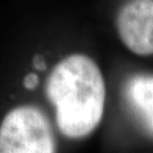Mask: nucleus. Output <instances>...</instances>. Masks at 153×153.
I'll list each match as a JSON object with an SVG mask.
<instances>
[{
  "label": "nucleus",
  "mask_w": 153,
  "mask_h": 153,
  "mask_svg": "<svg viewBox=\"0 0 153 153\" xmlns=\"http://www.w3.org/2000/svg\"><path fill=\"white\" fill-rule=\"evenodd\" d=\"M45 92L55 105L57 126L65 136H88L102 119L103 76L88 56L75 53L59 61L48 77Z\"/></svg>",
  "instance_id": "1"
},
{
  "label": "nucleus",
  "mask_w": 153,
  "mask_h": 153,
  "mask_svg": "<svg viewBox=\"0 0 153 153\" xmlns=\"http://www.w3.org/2000/svg\"><path fill=\"white\" fill-rule=\"evenodd\" d=\"M0 153H56L48 117L33 105L11 109L0 125Z\"/></svg>",
  "instance_id": "2"
},
{
  "label": "nucleus",
  "mask_w": 153,
  "mask_h": 153,
  "mask_svg": "<svg viewBox=\"0 0 153 153\" xmlns=\"http://www.w3.org/2000/svg\"><path fill=\"white\" fill-rule=\"evenodd\" d=\"M117 28L123 43L140 56L153 55V1L127 2L117 15Z\"/></svg>",
  "instance_id": "3"
},
{
  "label": "nucleus",
  "mask_w": 153,
  "mask_h": 153,
  "mask_svg": "<svg viewBox=\"0 0 153 153\" xmlns=\"http://www.w3.org/2000/svg\"><path fill=\"white\" fill-rule=\"evenodd\" d=\"M126 108L138 125L153 136V74H134L123 86Z\"/></svg>",
  "instance_id": "4"
},
{
  "label": "nucleus",
  "mask_w": 153,
  "mask_h": 153,
  "mask_svg": "<svg viewBox=\"0 0 153 153\" xmlns=\"http://www.w3.org/2000/svg\"><path fill=\"white\" fill-rule=\"evenodd\" d=\"M38 83H39V77L35 74H33V73L27 74L25 76V78H24V85L28 90H33V88L38 85Z\"/></svg>",
  "instance_id": "5"
},
{
  "label": "nucleus",
  "mask_w": 153,
  "mask_h": 153,
  "mask_svg": "<svg viewBox=\"0 0 153 153\" xmlns=\"http://www.w3.org/2000/svg\"><path fill=\"white\" fill-rule=\"evenodd\" d=\"M34 66H35V68H38L40 71L45 68V62H44L43 58L41 56H35V58H34Z\"/></svg>",
  "instance_id": "6"
}]
</instances>
